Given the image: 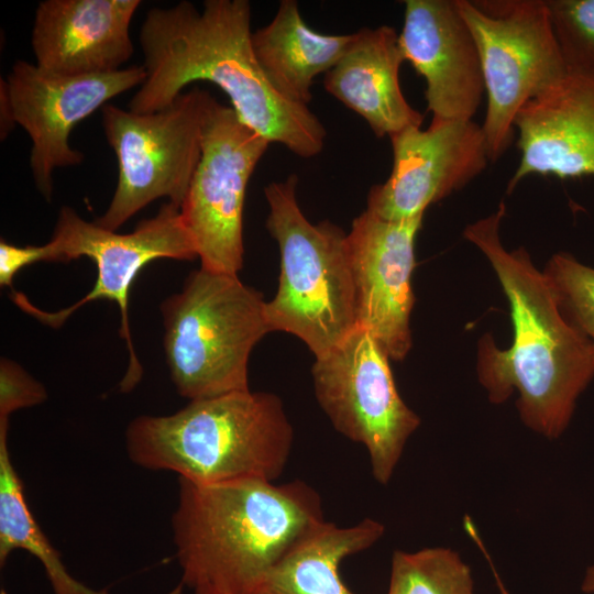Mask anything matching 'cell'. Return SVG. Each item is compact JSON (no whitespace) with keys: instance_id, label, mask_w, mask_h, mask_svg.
I'll use <instances>...</instances> for the list:
<instances>
[{"instance_id":"obj_1","label":"cell","mask_w":594,"mask_h":594,"mask_svg":"<svg viewBox=\"0 0 594 594\" xmlns=\"http://www.w3.org/2000/svg\"><path fill=\"white\" fill-rule=\"evenodd\" d=\"M246 0L189 1L152 8L140 30L145 79L129 102L135 113L157 111L197 80L226 92L240 120L270 143L297 156L321 153L327 131L308 108L280 96L263 73L251 43Z\"/></svg>"},{"instance_id":"obj_2","label":"cell","mask_w":594,"mask_h":594,"mask_svg":"<svg viewBox=\"0 0 594 594\" xmlns=\"http://www.w3.org/2000/svg\"><path fill=\"white\" fill-rule=\"evenodd\" d=\"M506 207L465 227L463 235L486 256L509 302L510 345L501 350L491 334L479 342L477 376L493 404L516 391L521 421L547 439L569 426L576 400L594 376V351L563 315L556 292L522 249L504 248L499 228Z\"/></svg>"},{"instance_id":"obj_3","label":"cell","mask_w":594,"mask_h":594,"mask_svg":"<svg viewBox=\"0 0 594 594\" xmlns=\"http://www.w3.org/2000/svg\"><path fill=\"white\" fill-rule=\"evenodd\" d=\"M172 516L182 585L260 594L289 547L324 520L319 494L306 482L239 479L198 485L179 479Z\"/></svg>"},{"instance_id":"obj_4","label":"cell","mask_w":594,"mask_h":594,"mask_svg":"<svg viewBox=\"0 0 594 594\" xmlns=\"http://www.w3.org/2000/svg\"><path fill=\"white\" fill-rule=\"evenodd\" d=\"M293 441L280 398L250 389L194 399L172 415L139 416L125 430L134 464L172 471L198 485L274 482L287 465Z\"/></svg>"},{"instance_id":"obj_5","label":"cell","mask_w":594,"mask_h":594,"mask_svg":"<svg viewBox=\"0 0 594 594\" xmlns=\"http://www.w3.org/2000/svg\"><path fill=\"white\" fill-rule=\"evenodd\" d=\"M297 184L292 174L264 189L266 229L280 253L278 287L265 315L271 331L294 334L318 358L356 328L355 292L346 233L330 221L311 223Z\"/></svg>"},{"instance_id":"obj_6","label":"cell","mask_w":594,"mask_h":594,"mask_svg":"<svg viewBox=\"0 0 594 594\" xmlns=\"http://www.w3.org/2000/svg\"><path fill=\"white\" fill-rule=\"evenodd\" d=\"M262 295L238 275L199 268L161 304L170 380L189 400L248 391L255 344L271 331Z\"/></svg>"},{"instance_id":"obj_7","label":"cell","mask_w":594,"mask_h":594,"mask_svg":"<svg viewBox=\"0 0 594 594\" xmlns=\"http://www.w3.org/2000/svg\"><path fill=\"white\" fill-rule=\"evenodd\" d=\"M476 42L487 98L482 124L491 162L515 136V118L568 72L544 0H457Z\"/></svg>"},{"instance_id":"obj_8","label":"cell","mask_w":594,"mask_h":594,"mask_svg":"<svg viewBox=\"0 0 594 594\" xmlns=\"http://www.w3.org/2000/svg\"><path fill=\"white\" fill-rule=\"evenodd\" d=\"M46 244L50 262H69L81 256L92 260L97 267L94 287L74 305L54 312L37 308L24 294L18 292L12 293L13 302L40 322L58 328L89 301H114L120 310L119 334L125 341L129 354L120 391L131 392L143 374L129 321L132 283L141 270L155 260L193 261L198 257L196 243L180 209L165 202L154 217L141 220L132 232L122 234L89 222L73 208L64 206L58 212L53 237Z\"/></svg>"},{"instance_id":"obj_9","label":"cell","mask_w":594,"mask_h":594,"mask_svg":"<svg viewBox=\"0 0 594 594\" xmlns=\"http://www.w3.org/2000/svg\"><path fill=\"white\" fill-rule=\"evenodd\" d=\"M212 96L194 87L168 106L135 113L107 103L102 128L118 161L112 199L94 222L116 231L152 201L180 209L202 153V124Z\"/></svg>"},{"instance_id":"obj_10","label":"cell","mask_w":594,"mask_h":594,"mask_svg":"<svg viewBox=\"0 0 594 594\" xmlns=\"http://www.w3.org/2000/svg\"><path fill=\"white\" fill-rule=\"evenodd\" d=\"M311 375L317 402L334 429L367 450L373 477L388 484L420 418L400 397L387 354L356 327L315 358Z\"/></svg>"},{"instance_id":"obj_11","label":"cell","mask_w":594,"mask_h":594,"mask_svg":"<svg viewBox=\"0 0 594 594\" xmlns=\"http://www.w3.org/2000/svg\"><path fill=\"white\" fill-rule=\"evenodd\" d=\"M271 143L213 97L202 124V153L180 213L201 268L238 275L243 266L246 186Z\"/></svg>"},{"instance_id":"obj_12","label":"cell","mask_w":594,"mask_h":594,"mask_svg":"<svg viewBox=\"0 0 594 594\" xmlns=\"http://www.w3.org/2000/svg\"><path fill=\"white\" fill-rule=\"evenodd\" d=\"M145 76L142 65L84 76L54 74L25 61L12 65L3 81L12 119L32 142L31 173L47 201L53 194V172L84 161V154L69 144L72 130L113 97L140 87Z\"/></svg>"},{"instance_id":"obj_13","label":"cell","mask_w":594,"mask_h":594,"mask_svg":"<svg viewBox=\"0 0 594 594\" xmlns=\"http://www.w3.org/2000/svg\"><path fill=\"white\" fill-rule=\"evenodd\" d=\"M389 140L391 174L372 187L365 209L385 220L424 217L430 205L462 189L491 162L482 125L474 120L410 127Z\"/></svg>"},{"instance_id":"obj_14","label":"cell","mask_w":594,"mask_h":594,"mask_svg":"<svg viewBox=\"0 0 594 594\" xmlns=\"http://www.w3.org/2000/svg\"><path fill=\"white\" fill-rule=\"evenodd\" d=\"M422 218L392 221L365 210L346 233L356 327L366 330L394 361L404 360L411 349V277Z\"/></svg>"},{"instance_id":"obj_15","label":"cell","mask_w":594,"mask_h":594,"mask_svg":"<svg viewBox=\"0 0 594 594\" xmlns=\"http://www.w3.org/2000/svg\"><path fill=\"white\" fill-rule=\"evenodd\" d=\"M399 45L426 81L431 122L473 120L485 84L479 48L457 0H406Z\"/></svg>"},{"instance_id":"obj_16","label":"cell","mask_w":594,"mask_h":594,"mask_svg":"<svg viewBox=\"0 0 594 594\" xmlns=\"http://www.w3.org/2000/svg\"><path fill=\"white\" fill-rule=\"evenodd\" d=\"M140 0H45L31 33L36 65L65 76L122 69L133 54L132 18Z\"/></svg>"},{"instance_id":"obj_17","label":"cell","mask_w":594,"mask_h":594,"mask_svg":"<svg viewBox=\"0 0 594 594\" xmlns=\"http://www.w3.org/2000/svg\"><path fill=\"white\" fill-rule=\"evenodd\" d=\"M520 161L507 193L530 175L594 176V78L566 74L515 118Z\"/></svg>"},{"instance_id":"obj_18","label":"cell","mask_w":594,"mask_h":594,"mask_svg":"<svg viewBox=\"0 0 594 594\" xmlns=\"http://www.w3.org/2000/svg\"><path fill=\"white\" fill-rule=\"evenodd\" d=\"M405 62L398 33L388 25L364 28L324 76V89L358 113L377 138L421 127L424 116L405 98L399 69Z\"/></svg>"},{"instance_id":"obj_19","label":"cell","mask_w":594,"mask_h":594,"mask_svg":"<svg viewBox=\"0 0 594 594\" xmlns=\"http://www.w3.org/2000/svg\"><path fill=\"white\" fill-rule=\"evenodd\" d=\"M354 33H319L302 20L298 2L282 0L272 21L252 32L254 55L273 88L290 102L308 106L314 79L328 73Z\"/></svg>"},{"instance_id":"obj_20","label":"cell","mask_w":594,"mask_h":594,"mask_svg":"<svg viewBox=\"0 0 594 594\" xmlns=\"http://www.w3.org/2000/svg\"><path fill=\"white\" fill-rule=\"evenodd\" d=\"M385 526L364 518L350 527L321 520L307 529L268 572L260 594H354L340 576L342 561L374 546Z\"/></svg>"},{"instance_id":"obj_21","label":"cell","mask_w":594,"mask_h":594,"mask_svg":"<svg viewBox=\"0 0 594 594\" xmlns=\"http://www.w3.org/2000/svg\"><path fill=\"white\" fill-rule=\"evenodd\" d=\"M9 420L0 419V564L13 550L23 549L40 560L54 594H111L86 586L70 575L33 517L23 483L12 463L8 447ZM182 586L167 594H180Z\"/></svg>"},{"instance_id":"obj_22","label":"cell","mask_w":594,"mask_h":594,"mask_svg":"<svg viewBox=\"0 0 594 594\" xmlns=\"http://www.w3.org/2000/svg\"><path fill=\"white\" fill-rule=\"evenodd\" d=\"M387 594H474V582L470 566L450 548L396 550Z\"/></svg>"},{"instance_id":"obj_23","label":"cell","mask_w":594,"mask_h":594,"mask_svg":"<svg viewBox=\"0 0 594 594\" xmlns=\"http://www.w3.org/2000/svg\"><path fill=\"white\" fill-rule=\"evenodd\" d=\"M568 74L594 78V0H544Z\"/></svg>"},{"instance_id":"obj_24","label":"cell","mask_w":594,"mask_h":594,"mask_svg":"<svg viewBox=\"0 0 594 594\" xmlns=\"http://www.w3.org/2000/svg\"><path fill=\"white\" fill-rule=\"evenodd\" d=\"M543 272L563 315L586 337L594 351V268L568 253H557Z\"/></svg>"},{"instance_id":"obj_25","label":"cell","mask_w":594,"mask_h":594,"mask_svg":"<svg viewBox=\"0 0 594 594\" xmlns=\"http://www.w3.org/2000/svg\"><path fill=\"white\" fill-rule=\"evenodd\" d=\"M47 399L45 387L16 362L2 358L0 361V418Z\"/></svg>"},{"instance_id":"obj_26","label":"cell","mask_w":594,"mask_h":594,"mask_svg":"<svg viewBox=\"0 0 594 594\" xmlns=\"http://www.w3.org/2000/svg\"><path fill=\"white\" fill-rule=\"evenodd\" d=\"M37 262H50V249L44 245L19 246L0 241V285L11 287L15 275L24 267Z\"/></svg>"},{"instance_id":"obj_27","label":"cell","mask_w":594,"mask_h":594,"mask_svg":"<svg viewBox=\"0 0 594 594\" xmlns=\"http://www.w3.org/2000/svg\"><path fill=\"white\" fill-rule=\"evenodd\" d=\"M1 90H0V130H1V139H6L9 134V132L13 129V127L15 125L13 119H12V114H11V109H10V103H9V98H8V92H7V89H6V86H4V82L3 80L1 79Z\"/></svg>"},{"instance_id":"obj_28","label":"cell","mask_w":594,"mask_h":594,"mask_svg":"<svg viewBox=\"0 0 594 594\" xmlns=\"http://www.w3.org/2000/svg\"><path fill=\"white\" fill-rule=\"evenodd\" d=\"M581 590L586 594H594V564L587 568L581 584Z\"/></svg>"},{"instance_id":"obj_29","label":"cell","mask_w":594,"mask_h":594,"mask_svg":"<svg viewBox=\"0 0 594 594\" xmlns=\"http://www.w3.org/2000/svg\"><path fill=\"white\" fill-rule=\"evenodd\" d=\"M194 594H230L213 587H200L194 590Z\"/></svg>"},{"instance_id":"obj_30","label":"cell","mask_w":594,"mask_h":594,"mask_svg":"<svg viewBox=\"0 0 594 594\" xmlns=\"http://www.w3.org/2000/svg\"><path fill=\"white\" fill-rule=\"evenodd\" d=\"M494 575H495L496 583H497L501 594H509L506 587L504 586L503 582L499 580V575L497 573H495Z\"/></svg>"}]
</instances>
